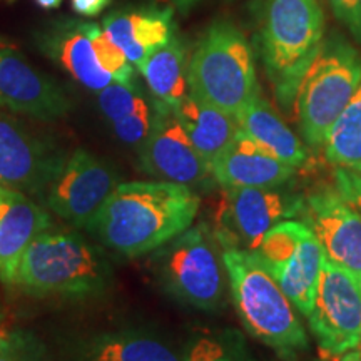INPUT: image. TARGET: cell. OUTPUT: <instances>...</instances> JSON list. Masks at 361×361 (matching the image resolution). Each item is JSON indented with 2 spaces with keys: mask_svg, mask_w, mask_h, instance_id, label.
Returning <instances> with one entry per match:
<instances>
[{
  "mask_svg": "<svg viewBox=\"0 0 361 361\" xmlns=\"http://www.w3.org/2000/svg\"><path fill=\"white\" fill-rule=\"evenodd\" d=\"M200 206V196L183 184L159 179L123 183L85 229L109 250L135 258L186 231Z\"/></svg>",
  "mask_w": 361,
  "mask_h": 361,
  "instance_id": "cell-1",
  "label": "cell"
},
{
  "mask_svg": "<svg viewBox=\"0 0 361 361\" xmlns=\"http://www.w3.org/2000/svg\"><path fill=\"white\" fill-rule=\"evenodd\" d=\"M259 45L279 102L290 107L298 85L323 42L318 0H259Z\"/></svg>",
  "mask_w": 361,
  "mask_h": 361,
  "instance_id": "cell-2",
  "label": "cell"
},
{
  "mask_svg": "<svg viewBox=\"0 0 361 361\" xmlns=\"http://www.w3.org/2000/svg\"><path fill=\"white\" fill-rule=\"evenodd\" d=\"M221 250L234 306L247 333L279 351L306 348L308 336L295 306L256 252L238 247Z\"/></svg>",
  "mask_w": 361,
  "mask_h": 361,
  "instance_id": "cell-3",
  "label": "cell"
},
{
  "mask_svg": "<svg viewBox=\"0 0 361 361\" xmlns=\"http://www.w3.org/2000/svg\"><path fill=\"white\" fill-rule=\"evenodd\" d=\"M189 94L236 117L258 96L252 49L228 20L214 22L188 64Z\"/></svg>",
  "mask_w": 361,
  "mask_h": 361,
  "instance_id": "cell-4",
  "label": "cell"
},
{
  "mask_svg": "<svg viewBox=\"0 0 361 361\" xmlns=\"http://www.w3.org/2000/svg\"><path fill=\"white\" fill-rule=\"evenodd\" d=\"M109 276L102 252L82 236L47 229L25 250L13 284L40 296L92 295L107 286Z\"/></svg>",
  "mask_w": 361,
  "mask_h": 361,
  "instance_id": "cell-5",
  "label": "cell"
},
{
  "mask_svg": "<svg viewBox=\"0 0 361 361\" xmlns=\"http://www.w3.org/2000/svg\"><path fill=\"white\" fill-rule=\"evenodd\" d=\"M361 84V54L341 35L323 39L296 90V116L305 141L323 146Z\"/></svg>",
  "mask_w": 361,
  "mask_h": 361,
  "instance_id": "cell-6",
  "label": "cell"
},
{
  "mask_svg": "<svg viewBox=\"0 0 361 361\" xmlns=\"http://www.w3.org/2000/svg\"><path fill=\"white\" fill-rule=\"evenodd\" d=\"M159 250L156 258L161 278L176 298L200 310H216L223 303L228 273L209 226H189Z\"/></svg>",
  "mask_w": 361,
  "mask_h": 361,
  "instance_id": "cell-7",
  "label": "cell"
},
{
  "mask_svg": "<svg viewBox=\"0 0 361 361\" xmlns=\"http://www.w3.org/2000/svg\"><path fill=\"white\" fill-rule=\"evenodd\" d=\"M278 286L301 314L313 310L324 251L305 221L286 219L264 234L255 251Z\"/></svg>",
  "mask_w": 361,
  "mask_h": 361,
  "instance_id": "cell-8",
  "label": "cell"
},
{
  "mask_svg": "<svg viewBox=\"0 0 361 361\" xmlns=\"http://www.w3.org/2000/svg\"><path fill=\"white\" fill-rule=\"evenodd\" d=\"M310 328L319 348L329 356H343L361 343V281L324 258L308 314Z\"/></svg>",
  "mask_w": 361,
  "mask_h": 361,
  "instance_id": "cell-9",
  "label": "cell"
},
{
  "mask_svg": "<svg viewBox=\"0 0 361 361\" xmlns=\"http://www.w3.org/2000/svg\"><path fill=\"white\" fill-rule=\"evenodd\" d=\"M219 228L214 229L221 247L255 252L264 234L281 221L301 214L303 200L263 188H223Z\"/></svg>",
  "mask_w": 361,
  "mask_h": 361,
  "instance_id": "cell-10",
  "label": "cell"
},
{
  "mask_svg": "<svg viewBox=\"0 0 361 361\" xmlns=\"http://www.w3.org/2000/svg\"><path fill=\"white\" fill-rule=\"evenodd\" d=\"M117 184L109 164L84 149H78L54 176L42 197L59 218L85 229Z\"/></svg>",
  "mask_w": 361,
  "mask_h": 361,
  "instance_id": "cell-11",
  "label": "cell"
},
{
  "mask_svg": "<svg viewBox=\"0 0 361 361\" xmlns=\"http://www.w3.org/2000/svg\"><path fill=\"white\" fill-rule=\"evenodd\" d=\"M57 56L72 78L94 92L114 82H135V67L97 24L69 27L59 40Z\"/></svg>",
  "mask_w": 361,
  "mask_h": 361,
  "instance_id": "cell-12",
  "label": "cell"
},
{
  "mask_svg": "<svg viewBox=\"0 0 361 361\" xmlns=\"http://www.w3.org/2000/svg\"><path fill=\"white\" fill-rule=\"evenodd\" d=\"M141 164L147 174L159 180L200 186L213 178L209 164L192 146L173 107L154 101L152 126L141 146Z\"/></svg>",
  "mask_w": 361,
  "mask_h": 361,
  "instance_id": "cell-13",
  "label": "cell"
},
{
  "mask_svg": "<svg viewBox=\"0 0 361 361\" xmlns=\"http://www.w3.org/2000/svg\"><path fill=\"white\" fill-rule=\"evenodd\" d=\"M305 223L322 243L324 258L361 281V216L336 188L322 186L303 200Z\"/></svg>",
  "mask_w": 361,
  "mask_h": 361,
  "instance_id": "cell-14",
  "label": "cell"
},
{
  "mask_svg": "<svg viewBox=\"0 0 361 361\" xmlns=\"http://www.w3.org/2000/svg\"><path fill=\"white\" fill-rule=\"evenodd\" d=\"M67 157L20 126L0 117V184L17 191L39 192L54 179Z\"/></svg>",
  "mask_w": 361,
  "mask_h": 361,
  "instance_id": "cell-15",
  "label": "cell"
},
{
  "mask_svg": "<svg viewBox=\"0 0 361 361\" xmlns=\"http://www.w3.org/2000/svg\"><path fill=\"white\" fill-rule=\"evenodd\" d=\"M0 102L40 121H54L69 109L62 90L0 39Z\"/></svg>",
  "mask_w": 361,
  "mask_h": 361,
  "instance_id": "cell-16",
  "label": "cell"
},
{
  "mask_svg": "<svg viewBox=\"0 0 361 361\" xmlns=\"http://www.w3.org/2000/svg\"><path fill=\"white\" fill-rule=\"evenodd\" d=\"M295 173L293 166L276 159L241 130L211 164L213 179L223 188L274 189L286 184Z\"/></svg>",
  "mask_w": 361,
  "mask_h": 361,
  "instance_id": "cell-17",
  "label": "cell"
},
{
  "mask_svg": "<svg viewBox=\"0 0 361 361\" xmlns=\"http://www.w3.org/2000/svg\"><path fill=\"white\" fill-rule=\"evenodd\" d=\"M51 229V216L24 192L0 184V279L16 283L27 247L40 233Z\"/></svg>",
  "mask_w": 361,
  "mask_h": 361,
  "instance_id": "cell-18",
  "label": "cell"
},
{
  "mask_svg": "<svg viewBox=\"0 0 361 361\" xmlns=\"http://www.w3.org/2000/svg\"><path fill=\"white\" fill-rule=\"evenodd\" d=\"M102 30L139 71L174 34L173 8L146 7L112 12L104 19Z\"/></svg>",
  "mask_w": 361,
  "mask_h": 361,
  "instance_id": "cell-19",
  "label": "cell"
},
{
  "mask_svg": "<svg viewBox=\"0 0 361 361\" xmlns=\"http://www.w3.org/2000/svg\"><path fill=\"white\" fill-rule=\"evenodd\" d=\"M173 111L191 139L192 146L209 168L234 141L239 130L236 117L194 97L192 94H188L178 106L173 107Z\"/></svg>",
  "mask_w": 361,
  "mask_h": 361,
  "instance_id": "cell-20",
  "label": "cell"
},
{
  "mask_svg": "<svg viewBox=\"0 0 361 361\" xmlns=\"http://www.w3.org/2000/svg\"><path fill=\"white\" fill-rule=\"evenodd\" d=\"M238 128L243 134L258 142L276 159L298 169L308 159L305 144L284 124V121L269 106V102L258 94L236 116Z\"/></svg>",
  "mask_w": 361,
  "mask_h": 361,
  "instance_id": "cell-21",
  "label": "cell"
},
{
  "mask_svg": "<svg viewBox=\"0 0 361 361\" xmlns=\"http://www.w3.org/2000/svg\"><path fill=\"white\" fill-rule=\"evenodd\" d=\"M74 361H184L168 345L139 331H111L90 338Z\"/></svg>",
  "mask_w": 361,
  "mask_h": 361,
  "instance_id": "cell-22",
  "label": "cell"
},
{
  "mask_svg": "<svg viewBox=\"0 0 361 361\" xmlns=\"http://www.w3.org/2000/svg\"><path fill=\"white\" fill-rule=\"evenodd\" d=\"M139 72L156 102L176 107L189 94L186 45L176 32L144 62Z\"/></svg>",
  "mask_w": 361,
  "mask_h": 361,
  "instance_id": "cell-23",
  "label": "cell"
},
{
  "mask_svg": "<svg viewBox=\"0 0 361 361\" xmlns=\"http://www.w3.org/2000/svg\"><path fill=\"white\" fill-rule=\"evenodd\" d=\"M323 146L329 164L361 176V84L329 129Z\"/></svg>",
  "mask_w": 361,
  "mask_h": 361,
  "instance_id": "cell-24",
  "label": "cell"
},
{
  "mask_svg": "<svg viewBox=\"0 0 361 361\" xmlns=\"http://www.w3.org/2000/svg\"><path fill=\"white\" fill-rule=\"evenodd\" d=\"M147 99L144 97L141 89L133 84H123V82H114L102 90H99L97 102L101 107L102 114L111 121L123 119L128 114H130L134 109H137L142 102H146Z\"/></svg>",
  "mask_w": 361,
  "mask_h": 361,
  "instance_id": "cell-25",
  "label": "cell"
},
{
  "mask_svg": "<svg viewBox=\"0 0 361 361\" xmlns=\"http://www.w3.org/2000/svg\"><path fill=\"white\" fill-rule=\"evenodd\" d=\"M184 361H255L245 346L229 338L202 336L189 346Z\"/></svg>",
  "mask_w": 361,
  "mask_h": 361,
  "instance_id": "cell-26",
  "label": "cell"
},
{
  "mask_svg": "<svg viewBox=\"0 0 361 361\" xmlns=\"http://www.w3.org/2000/svg\"><path fill=\"white\" fill-rule=\"evenodd\" d=\"M0 361H47V353L30 333H12L0 340Z\"/></svg>",
  "mask_w": 361,
  "mask_h": 361,
  "instance_id": "cell-27",
  "label": "cell"
},
{
  "mask_svg": "<svg viewBox=\"0 0 361 361\" xmlns=\"http://www.w3.org/2000/svg\"><path fill=\"white\" fill-rule=\"evenodd\" d=\"M114 133L121 141L130 146H142L152 126V107L149 102H142L137 109H134L123 119L112 123Z\"/></svg>",
  "mask_w": 361,
  "mask_h": 361,
  "instance_id": "cell-28",
  "label": "cell"
},
{
  "mask_svg": "<svg viewBox=\"0 0 361 361\" xmlns=\"http://www.w3.org/2000/svg\"><path fill=\"white\" fill-rule=\"evenodd\" d=\"M335 188L361 216V176L345 168L335 169Z\"/></svg>",
  "mask_w": 361,
  "mask_h": 361,
  "instance_id": "cell-29",
  "label": "cell"
},
{
  "mask_svg": "<svg viewBox=\"0 0 361 361\" xmlns=\"http://www.w3.org/2000/svg\"><path fill=\"white\" fill-rule=\"evenodd\" d=\"M336 19L348 27L351 35L361 42V6L360 0H331Z\"/></svg>",
  "mask_w": 361,
  "mask_h": 361,
  "instance_id": "cell-30",
  "label": "cell"
},
{
  "mask_svg": "<svg viewBox=\"0 0 361 361\" xmlns=\"http://www.w3.org/2000/svg\"><path fill=\"white\" fill-rule=\"evenodd\" d=\"M112 4V0H71L72 11L80 17H96Z\"/></svg>",
  "mask_w": 361,
  "mask_h": 361,
  "instance_id": "cell-31",
  "label": "cell"
},
{
  "mask_svg": "<svg viewBox=\"0 0 361 361\" xmlns=\"http://www.w3.org/2000/svg\"><path fill=\"white\" fill-rule=\"evenodd\" d=\"M173 2H174V6L179 8V11L188 12L189 8H192L196 4H200L201 0H173Z\"/></svg>",
  "mask_w": 361,
  "mask_h": 361,
  "instance_id": "cell-32",
  "label": "cell"
},
{
  "mask_svg": "<svg viewBox=\"0 0 361 361\" xmlns=\"http://www.w3.org/2000/svg\"><path fill=\"white\" fill-rule=\"evenodd\" d=\"M42 8H47V11H52V8H57L64 0H35Z\"/></svg>",
  "mask_w": 361,
  "mask_h": 361,
  "instance_id": "cell-33",
  "label": "cell"
},
{
  "mask_svg": "<svg viewBox=\"0 0 361 361\" xmlns=\"http://www.w3.org/2000/svg\"><path fill=\"white\" fill-rule=\"evenodd\" d=\"M343 356H346V358H350L351 361H361V355L356 350L350 351V353H346V355H343Z\"/></svg>",
  "mask_w": 361,
  "mask_h": 361,
  "instance_id": "cell-34",
  "label": "cell"
},
{
  "mask_svg": "<svg viewBox=\"0 0 361 361\" xmlns=\"http://www.w3.org/2000/svg\"><path fill=\"white\" fill-rule=\"evenodd\" d=\"M340 361H351V360H350V358H346V356H343V358H341Z\"/></svg>",
  "mask_w": 361,
  "mask_h": 361,
  "instance_id": "cell-35",
  "label": "cell"
},
{
  "mask_svg": "<svg viewBox=\"0 0 361 361\" xmlns=\"http://www.w3.org/2000/svg\"><path fill=\"white\" fill-rule=\"evenodd\" d=\"M356 351H358V353L361 355V343H360V346H358V348H356Z\"/></svg>",
  "mask_w": 361,
  "mask_h": 361,
  "instance_id": "cell-36",
  "label": "cell"
},
{
  "mask_svg": "<svg viewBox=\"0 0 361 361\" xmlns=\"http://www.w3.org/2000/svg\"><path fill=\"white\" fill-rule=\"evenodd\" d=\"M2 336H4V335H0V338H2Z\"/></svg>",
  "mask_w": 361,
  "mask_h": 361,
  "instance_id": "cell-37",
  "label": "cell"
},
{
  "mask_svg": "<svg viewBox=\"0 0 361 361\" xmlns=\"http://www.w3.org/2000/svg\"><path fill=\"white\" fill-rule=\"evenodd\" d=\"M360 6H361V0H360Z\"/></svg>",
  "mask_w": 361,
  "mask_h": 361,
  "instance_id": "cell-38",
  "label": "cell"
},
{
  "mask_svg": "<svg viewBox=\"0 0 361 361\" xmlns=\"http://www.w3.org/2000/svg\"><path fill=\"white\" fill-rule=\"evenodd\" d=\"M2 338H4V336H2ZM2 338H0V340H2Z\"/></svg>",
  "mask_w": 361,
  "mask_h": 361,
  "instance_id": "cell-39",
  "label": "cell"
},
{
  "mask_svg": "<svg viewBox=\"0 0 361 361\" xmlns=\"http://www.w3.org/2000/svg\"><path fill=\"white\" fill-rule=\"evenodd\" d=\"M0 104H2V102H0Z\"/></svg>",
  "mask_w": 361,
  "mask_h": 361,
  "instance_id": "cell-40",
  "label": "cell"
}]
</instances>
